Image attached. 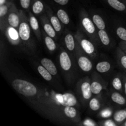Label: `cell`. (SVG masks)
I'll list each match as a JSON object with an SVG mask.
<instances>
[{
	"mask_svg": "<svg viewBox=\"0 0 126 126\" xmlns=\"http://www.w3.org/2000/svg\"><path fill=\"white\" fill-rule=\"evenodd\" d=\"M11 84L14 89L31 107L46 118L55 123L71 124L63 114V109L65 106L75 107L78 109L81 108L77 97L71 92L60 94L52 90L48 92L46 89L21 78L12 79Z\"/></svg>",
	"mask_w": 126,
	"mask_h": 126,
	"instance_id": "obj_1",
	"label": "cell"
},
{
	"mask_svg": "<svg viewBox=\"0 0 126 126\" xmlns=\"http://www.w3.org/2000/svg\"><path fill=\"white\" fill-rule=\"evenodd\" d=\"M20 22L18 31L20 38L23 47V50L28 53H34L35 52L36 46L32 34V28L30 25L28 17L22 9L19 10Z\"/></svg>",
	"mask_w": 126,
	"mask_h": 126,
	"instance_id": "obj_2",
	"label": "cell"
},
{
	"mask_svg": "<svg viewBox=\"0 0 126 126\" xmlns=\"http://www.w3.org/2000/svg\"><path fill=\"white\" fill-rule=\"evenodd\" d=\"M59 60L60 68L66 80L68 83H72V81L75 80L76 73L74 57L68 52L67 50L61 47L59 55Z\"/></svg>",
	"mask_w": 126,
	"mask_h": 126,
	"instance_id": "obj_3",
	"label": "cell"
},
{
	"mask_svg": "<svg viewBox=\"0 0 126 126\" xmlns=\"http://www.w3.org/2000/svg\"><path fill=\"white\" fill-rule=\"evenodd\" d=\"M80 29L91 39L97 46L100 45L99 38L98 34V29L94 23L92 18H90L88 14L85 9L80 11L79 16Z\"/></svg>",
	"mask_w": 126,
	"mask_h": 126,
	"instance_id": "obj_4",
	"label": "cell"
},
{
	"mask_svg": "<svg viewBox=\"0 0 126 126\" xmlns=\"http://www.w3.org/2000/svg\"><path fill=\"white\" fill-rule=\"evenodd\" d=\"M76 91L80 103L82 107H87L93 95L91 91V79L89 76L80 79L76 83Z\"/></svg>",
	"mask_w": 126,
	"mask_h": 126,
	"instance_id": "obj_5",
	"label": "cell"
},
{
	"mask_svg": "<svg viewBox=\"0 0 126 126\" xmlns=\"http://www.w3.org/2000/svg\"><path fill=\"white\" fill-rule=\"evenodd\" d=\"M76 41L81 49L92 59H95L98 57L97 46L91 39L81 30L78 29L75 34Z\"/></svg>",
	"mask_w": 126,
	"mask_h": 126,
	"instance_id": "obj_6",
	"label": "cell"
},
{
	"mask_svg": "<svg viewBox=\"0 0 126 126\" xmlns=\"http://www.w3.org/2000/svg\"><path fill=\"white\" fill-rule=\"evenodd\" d=\"M75 59L77 65L83 72H91L94 67L93 63L91 61V57L82 50L77 43V49L75 54Z\"/></svg>",
	"mask_w": 126,
	"mask_h": 126,
	"instance_id": "obj_7",
	"label": "cell"
},
{
	"mask_svg": "<svg viewBox=\"0 0 126 126\" xmlns=\"http://www.w3.org/2000/svg\"><path fill=\"white\" fill-rule=\"evenodd\" d=\"M91 91L93 95L101 94L102 92L107 89L108 83L105 81L98 72H94L91 76Z\"/></svg>",
	"mask_w": 126,
	"mask_h": 126,
	"instance_id": "obj_8",
	"label": "cell"
},
{
	"mask_svg": "<svg viewBox=\"0 0 126 126\" xmlns=\"http://www.w3.org/2000/svg\"><path fill=\"white\" fill-rule=\"evenodd\" d=\"M4 35L12 45L20 46L23 50L18 29L9 25L4 32Z\"/></svg>",
	"mask_w": 126,
	"mask_h": 126,
	"instance_id": "obj_9",
	"label": "cell"
},
{
	"mask_svg": "<svg viewBox=\"0 0 126 126\" xmlns=\"http://www.w3.org/2000/svg\"><path fill=\"white\" fill-rule=\"evenodd\" d=\"M64 115L66 119L71 123V124L76 125L78 123L81 121L79 112L78 108L75 107L71 106H65L63 109Z\"/></svg>",
	"mask_w": 126,
	"mask_h": 126,
	"instance_id": "obj_10",
	"label": "cell"
},
{
	"mask_svg": "<svg viewBox=\"0 0 126 126\" xmlns=\"http://www.w3.org/2000/svg\"><path fill=\"white\" fill-rule=\"evenodd\" d=\"M63 41L65 48L67 51L69 52L73 57H75V54L77 49V41L75 34H73L71 32L66 31L63 37Z\"/></svg>",
	"mask_w": 126,
	"mask_h": 126,
	"instance_id": "obj_11",
	"label": "cell"
},
{
	"mask_svg": "<svg viewBox=\"0 0 126 126\" xmlns=\"http://www.w3.org/2000/svg\"><path fill=\"white\" fill-rule=\"evenodd\" d=\"M12 2V1H9L7 3L0 6V29L2 33H4L6 28L9 25L7 16Z\"/></svg>",
	"mask_w": 126,
	"mask_h": 126,
	"instance_id": "obj_12",
	"label": "cell"
},
{
	"mask_svg": "<svg viewBox=\"0 0 126 126\" xmlns=\"http://www.w3.org/2000/svg\"><path fill=\"white\" fill-rule=\"evenodd\" d=\"M7 21H8V23L9 25L18 29L20 22L19 10L17 9L16 4L13 2L11 4V8L9 11Z\"/></svg>",
	"mask_w": 126,
	"mask_h": 126,
	"instance_id": "obj_13",
	"label": "cell"
},
{
	"mask_svg": "<svg viewBox=\"0 0 126 126\" xmlns=\"http://www.w3.org/2000/svg\"><path fill=\"white\" fill-rule=\"evenodd\" d=\"M46 13L52 25L53 26L55 30L56 31L57 33L59 35L61 34L63 30L62 25V23L60 20L57 16L54 13L52 10L47 4H46Z\"/></svg>",
	"mask_w": 126,
	"mask_h": 126,
	"instance_id": "obj_14",
	"label": "cell"
},
{
	"mask_svg": "<svg viewBox=\"0 0 126 126\" xmlns=\"http://www.w3.org/2000/svg\"><path fill=\"white\" fill-rule=\"evenodd\" d=\"M40 21L43 30L49 36L54 38L55 40L57 39V33L52 25L47 14H43L41 16Z\"/></svg>",
	"mask_w": 126,
	"mask_h": 126,
	"instance_id": "obj_15",
	"label": "cell"
},
{
	"mask_svg": "<svg viewBox=\"0 0 126 126\" xmlns=\"http://www.w3.org/2000/svg\"><path fill=\"white\" fill-rule=\"evenodd\" d=\"M28 21H29L30 25L32 30L35 36L36 37L38 41H41L42 40V32L40 30V27H39V22H38V19L36 17L35 15L33 14V12H28Z\"/></svg>",
	"mask_w": 126,
	"mask_h": 126,
	"instance_id": "obj_16",
	"label": "cell"
},
{
	"mask_svg": "<svg viewBox=\"0 0 126 126\" xmlns=\"http://www.w3.org/2000/svg\"><path fill=\"white\" fill-rule=\"evenodd\" d=\"M101 94L92 97L89 102L88 107L90 110L93 112L98 111L104 108V103Z\"/></svg>",
	"mask_w": 126,
	"mask_h": 126,
	"instance_id": "obj_17",
	"label": "cell"
},
{
	"mask_svg": "<svg viewBox=\"0 0 126 126\" xmlns=\"http://www.w3.org/2000/svg\"><path fill=\"white\" fill-rule=\"evenodd\" d=\"M124 74L117 73L114 77L112 78L111 81V84L112 87L115 91L123 93L124 92V88H123V79H124Z\"/></svg>",
	"mask_w": 126,
	"mask_h": 126,
	"instance_id": "obj_18",
	"label": "cell"
},
{
	"mask_svg": "<svg viewBox=\"0 0 126 126\" xmlns=\"http://www.w3.org/2000/svg\"><path fill=\"white\" fill-rule=\"evenodd\" d=\"M118 91H112L110 94L111 101L115 105L120 107L126 105V98Z\"/></svg>",
	"mask_w": 126,
	"mask_h": 126,
	"instance_id": "obj_19",
	"label": "cell"
},
{
	"mask_svg": "<svg viewBox=\"0 0 126 126\" xmlns=\"http://www.w3.org/2000/svg\"><path fill=\"white\" fill-rule=\"evenodd\" d=\"M30 8L33 14L39 16L46 11V4L42 0H32Z\"/></svg>",
	"mask_w": 126,
	"mask_h": 126,
	"instance_id": "obj_20",
	"label": "cell"
},
{
	"mask_svg": "<svg viewBox=\"0 0 126 126\" xmlns=\"http://www.w3.org/2000/svg\"><path fill=\"white\" fill-rule=\"evenodd\" d=\"M42 36H43L44 43L47 50L50 52H55L57 48L56 43L54 41L55 39L52 37L49 36L44 30H43V32H42Z\"/></svg>",
	"mask_w": 126,
	"mask_h": 126,
	"instance_id": "obj_21",
	"label": "cell"
},
{
	"mask_svg": "<svg viewBox=\"0 0 126 126\" xmlns=\"http://www.w3.org/2000/svg\"><path fill=\"white\" fill-rule=\"evenodd\" d=\"M116 58L119 66L126 73V54L119 46L116 51Z\"/></svg>",
	"mask_w": 126,
	"mask_h": 126,
	"instance_id": "obj_22",
	"label": "cell"
},
{
	"mask_svg": "<svg viewBox=\"0 0 126 126\" xmlns=\"http://www.w3.org/2000/svg\"><path fill=\"white\" fill-rule=\"evenodd\" d=\"M40 63L47 69L53 76H56L58 73L57 69L54 63L48 58H43L40 60Z\"/></svg>",
	"mask_w": 126,
	"mask_h": 126,
	"instance_id": "obj_23",
	"label": "cell"
},
{
	"mask_svg": "<svg viewBox=\"0 0 126 126\" xmlns=\"http://www.w3.org/2000/svg\"><path fill=\"white\" fill-rule=\"evenodd\" d=\"M113 68L111 63L109 61L103 60L97 63L95 65V70L98 73H107Z\"/></svg>",
	"mask_w": 126,
	"mask_h": 126,
	"instance_id": "obj_24",
	"label": "cell"
},
{
	"mask_svg": "<svg viewBox=\"0 0 126 126\" xmlns=\"http://www.w3.org/2000/svg\"><path fill=\"white\" fill-rule=\"evenodd\" d=\"M110 6L116 11L126 12V4L120 0H104Z\"/></svg>",
	"mask_w": 126,
	"mask_h": 126,
	"instance_id": "obj_25",
	"label": "cell"
},
{
	"mask_svg": "<svg viewBox=\"0 0 126 126\" xmlns=\"http://www.w3.org/2000/svg\"><path fill=\"white\" fill-rule=\"evenodd\" d=\"M113 119L118 126L121 125L126 120V108L114 112L113 115Z\"/></svg>",
	"mask_w": 126,
	"mask_h": 126,
	"instance_id": "obj_26",
	"label": "cell"
},
{
	"mask_svg": "<svg viewBox=\"0 0 126 126\" xmlns=\"http://www.w3.org/2000/svg\"><path fill=\"white\" fill-rule=\"evenodd\" d=\"M98 34L100 43L104 46H110L111 44V39L106 30H98Z\"/></svg>",
	"mask_w": 126,
	"mask_h": 126,
	"instance_id": "obj_27",
	"label": "cell"
},
{
	"mask_svg": "<svg viewBox=\"0 0 126 126\" xmlns=\"http://www.w3.org/2000/svg\"><path fill=\"white\" fill-rule=\"evenodd\" d=\"M36 69L38 72L39 73V75L41 76V77L44 79V80L47 81H51L53 78V75L47 70L46 68H44L41 64H39L37 65Z\"/></svg>",
	"mask_w": 126,
	"mask_h": 126,
	"instance_id": "obj_28",
	"label": "cell"
},
{
	"mask_svg": "<svg viewBox=\"0 0 126 126\" xmlns=\"http://www.w3.org/2000/svg\"><path fill=\"white\" fill-rule=\"evenodd\" d=\"M92 21L98 30H106V24L104 20L99 14H92L91 17Z\"/></svg>",
	"mask_w": 126,
	"mask_h": 126,
	"instance_id": "obj_29",
	"label": "cell"
},
{
	"mask_svg": "<svg viewBox=\"0 0 126 126\" xmlns=\"http://www.w3.org/2000/svg\"><path fill=\"white\" fill-rule=\"evenodd\" d=\"M56 15L63 25H68L70 23V17H69L68 14L67 12L65 10L62 9H59L57 11Z\"/></svg>",
	"mask_w": 126,
	"mask_h": 126,
	"instance_id": "obj_30",
	"label": "cell"
},
{
	"mask_svg": "<svg viewBox=\"0 0 126 126\" xmlns=\"http://www.w3.org/2000/svg\"><path fill=\"white\" fill-rule=\"evenodd\" d=\"M113 114V110L111 107H106L100 110L98 114V117L103 119H108L111 117Z\"/></svg>",
	"mask_w": 126,
	"mask_h": 126,
	"instance_id": "obj_31",
	"label": "cell"
},
{
	"mask_svg": "<svg viewBox=\"0 0 126 126\" xmlns=\"http://www.w3.org/2000/svg\"><path fill=\"white\" fill-rule=\"evenodd\" d=\"M116 34L123 41H126V28L122 26H118L116 28Z\"/></svg>",
	"mask_w": 126,
	"mask_h": 126,
	"instance_id": "obj_32",
	"label": "cell"
},
{
	"mask_svg": "<svg viewBox=\"0 0 126 126\" xmlns=\"http://www.w3.org/2000/svg\"><path fill=\"white\" fill-rule=\"evenodd\" d=\"M76 125L78 126H96L98 125V123H95L92 119H89V118H87L85 120L81 121L80 123H78Z\"/></svg>",
	"mask_w": 126,
	"mask_h": 126,
	"instance_id": "obj_33",
	"label": "cell"
},
{
	"mask_svg": "<svg viewBox=\"0 0 126 126\" xmlns=\"http://www.w3.org/2000/svg\"><path fill=\"white\" fill-rule=\"evenodd\" d=\"M98 125L101 126H118V124L115 123L114 120L111 119H106L105 120L101 121L98 123Z\"/></svg>",
	"mask_w": 126,
	"mask_h": 126,
	"instance_id": "obj_34",
	"label": "cell"
},
{
	"mask_svg": "<svg viewBox=\"0 0 126 126\" xmlns=\"http://www.w3.org/2000/svg\"><path fill=\"white\" fill-rule=\"evenodd\" d=\"M32 0H19L20 4L23 10L28 11L31 7Z\"/></svg>",
	"mask_w": 126,
	"mask_h": 126,
	"instance_id": "obj_35",
	"label": "cell"
},
{
	"mask_svg": "<svg viewBox=\"0 0 126 126\" xmlns=\"http://www.w3.org/2000/svg\"><path fill=\"white\" fill-rule=\"evenodd\" d=\"M53 1L58 4L61 5V6H65L68 3L70 0H53Z\"/></svg>",
	"mask_w": 126,
	"mask_h": 126,
	"instance_id": "obj_36",
	"label": "cell"
},
{
	"mask_svg": "<svg viewBox=\"0 0 126 126\" xmlns=\"http://www.w3.org/2000/svg\"><path fill=\"white\" fill-rule=\"evenodd\" d=\"M119 47L121 48L122 50L126 54V41H121L119 43Z\"/></svg>",
	"mask_w": 126,
	"mask_h": 126,
	"instance_id": "obj_37",
	"label": "cell"
},
{
	"mask_svg": "<svg viewBox=\"0 0 126 126\" xmlns=\"http://www.w3.org/2000/svg\"><path fill=\"white\" fill-rule=\"evenodd\" d=\"M123 88H124V93L126 95V73L124 75V79H123Z\"/></svg>",
	"mask_w": 126,
	"mask_h": 126,
	"instance_id": "obj_38",
	"label": "cell"
},
{
	"mask_svg": "<svg viewBox=\"0 0 126 126\" xmlns=\"http://www.w3.org/2000/svg\"><path fill=\"white\" fill-rule=\"evenodd\" d=\"M9 1V0H0V6L7 3Z\"/></svg>",
	"mask_w": 126,
	"mask_h": 126,
	"instance_id": "obj_39",
	"label": "cell"
},
{
	"mask_svg": "<svg viewBox=\"0 0 126 126\" xmlns=\"http://www.w3.org/2000/svg\"><path fill=\"white\" fill-rule=\"evenodd\" d=\"M121 126H126V120Z\"/></svg>",
	"mask_w": 126,
	"mask_h": 126,
	"instance_id": "obj_40",
	"label": "cell"
},
{
	"mask_svg": "<svg viewBox=\"0 0 126 126\" xmlns=\"http://www.w3.org/2000/svg\"><path fill=\"white\" fill-rule=\"evenodd\" d=\"M120 1H123V2H124V0H120Z\"/></svg>",
	"mask_w": 126,
	"mask_h": 126,
	"instance_id": "obj_41",
	"label": "cell"
},
{
	"mask_svg": "<svg viewBox=\"0 0 126 126\" xmlns=\"http://www.w3.org/2000/svg\"><path fill=\"white\" fill-rule=\"evenodd\" d=\"M124 2L126 4V0H124Z\"/></svg>",
	"mask_w": 126,
	"mask_h": 126,
	"instance_id": "obj_42",
	"label": "cell"
}]
</instances>
